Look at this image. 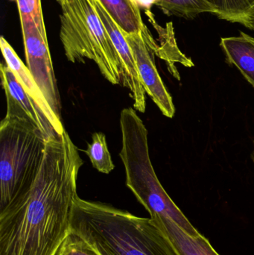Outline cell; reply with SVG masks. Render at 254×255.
Here are the masks:
<instances>
[{
  "label": "cell",
  "mask_w": 254,
  "mask_h": 255,
  "mask_svg": "<svg viewBox=\"0 0 254 255\" xmlns=\"http://www.w3.org/2000/svg\"><path fill=\"white\" fill-rule=\"evenodd\" d=\"M84 161L67 130L46 142L28 193L0 212V255H56L70 232Z\"/></svg>",
  "instance_id": "cell-1"
},
{
  "label": "cell",
  "mask_w": 254,
  "mask_h": 255,
  "mask_svg": "<svg viewBox=\"0 0 254 255\" xmlns=\"http://www.w3.org/2000/svg\"><path fill=\"white\" fill-rule=\"evenodd\" d=\"M70 232L100 255H180L152 219L76 196Z\"/></svg>",
  "instance_id": "cell-2"
},
{
  "label": "cell",
  "mask_w": 254,
  "mask_h": 255,
  "mask_svg": "<svg viewBox=\"0 0 254 255\" xmlns=\"http://www.w3.org/2000/svg\"><path fill=\"white\" fill-rule=\"evenodd\" d=\"M122 148L119 156L125 167L126 185L147 210L151 218L166 217L176 223L188 235H201L189 223L161 185L149 155L148 130L131 108L120 115Z\"/></svg>",
  "instance_id": "cell-3"
},
{
  "label": "cell",
  "mask_w": 254,
  "mask_h": 255,
  "mask_svg": "<svg viewBox=\"0 0 254 255\" xmlns=\"http://www.w3.org/2000/svg\"><path fill=\"white\" fill-rule=\"evenodd\" d=\"M61 9L60 38L67 60L85 63L92 60L113 85L122 81L120 57L100 19L93 0H57Z\"/></svg>",
  "instance_id": "cell-4"
},
{
  "label": "cell",
  "mask_w": 254,
  "mask_h": 255,
  "mask_svg": "<svg viewBox=\"0 0 254 255\" xmlns=\"http://www.w3.org/2000/svg\"><path fill=\"white\" fill-rule=\"evenodd\" d=\"M47 139L28 120L5 116L0 125V212L29 191Z\"/></svg>",
  "instance_id": "cell-5"
},
{
  "label": "cell",
  "mask_w": 254,
  "mask_h": 255,
  "mask_svg": "<svg viewBox=\"0 0 254 255\" xmlns=\"http://www.w3.org/2000/svg\"><path fill=\"white\" fill-rule=\"evenodd\" d=\"M26 66L49 106L61 117V102L44 22L20 19Z\"/></svg>",
  "instance_id": "cell-6"
},
{
  "label": "cell",
  "mask_w": 254,
  "mask_h": 255,
  "mask_svg": "<svg viewBox=\"0 0 254 255\" xmlns=\"http://www.w3.org/2000/svg\"><path fill=\"white\" fill-rule=\"evenodd\" d=\"M132 50L136 65L146 94L158 106L164 116L172 118L175 108L155 64V55L159 46L146 28L140 34H125Z\"/></svg>",
  "instance_id": "cell-7"
},
{
  "label": "cell",
  "mask_w": 254,
  "mask_h": 255,
  "mask_svg": "<svg viewBox=\"0 0 254 255\" xmlns=\"http://www.w3.org/2000/svg\"><path fill=\"white\" fill-rule=\"evenodd\" d=\"M0 73L1 85L7 101L6 116L31 121L41 130L47 140L59 135L50 120L27 94L7 64L1 63Z\"/></svg>",
  "instance_id": "cell-8"
},
{
  "label": "cell",
  "mask_w": 254,
  "mask_h": 255,
  "mask_svg": "<svg viewBox=\"0 0 254 255\" xmlns=\"http://www.w3.org/2000/svg\"><path fill=\"white\" fill-rule=\"evenodd\" d=\"M95 10L102 22L104 28L120 57L123 66L124 74L122 77L123 86L130 91V95L134 100V108L137 112H146V91L143 88L136 65L132 50L127 41L125 33L109 14L100 0H93Z\"/></svg>",
  "instance_id": "cell-9"
},
{
  "label": "cell",
  "mask_w": 254,
  "mask_h": 255,
  "mask_svg": "<svg viewBox=\"0 0 254 255\" xmlns=\"http://www.w3.org/2000/svg\"><path fill=\"white\" fill-rule=\"evenodd\" d=\"M0 47L5 61V64L14 73L16 79L26 91L27 94L40 106V109L50 120L57 133L58 134H61L65 128L63 127L61 117L58 116L52 110L41 90L34 81L27 66L21 61L12 46L3 37L0 38Z\"/></svg>",
  "instance_id": "cell-10"
},
{
  "label": "cell",
  "mask_w": 254,
  "mask_h": 255,
  "mask_svg": "<svg viewBox=\"0 0 254 255\" xmlns=\"http://www.w3.org/2000/svg\"><path fill=\"white\" fill-rule=\"evenodd\" d=\"M220 46L228 64L235 66L254 88V37L240 31L237 37H222Z\"/></svg>",
  "instance_id": "cell-11"
},
{
  "label": "cell",
  "mask_w": 254,
  "mask_h": 255,
  "mask_svg": "<svg viewBox=\"0 0 254 255\" xmlns=\"http://www.w3.org/2000/svg\"><path fill=\"white\" fill-rule=\"evenodd\" d=\"M152 220L167 235L179 255H219L202 235L190 236L174 222L166 217H155Z\"/></svg>",
  "instance_id": "cell-12"
},
{
  "label": "cell",
  "mask_w": 254,
  "mask_h": 255,
  "mask_svg": "<svg viewBox=\"0 0 254 255\" xmlns=\"http://www.w3.org/2000/svg\"><path fill=\"white\" fill-rule=\"evenodd\" d=\"M125 34H140L147 28L137 0H100Z\"/></svg>",
  "instance_id": "cell-13"
},
{
  "label": "cell",
  "mask_w": 254,
  "mask_h": 255,
  "mask_svg": "<svg viewBox=\"0 0 254 255\" xmlns=\"http://www.w3.org/2000/svg\"><path fill=\"white\" fill-rule=\"evenodd\" d=\"M155 4L168 16L188 19L203 13H215L214 9L203 0H156Z\"/></svg>",
  "instance_id": "cell-14"
},
{
  "label": "cell",
  "mask_w": 254,
  "mask_h": 255,
  "mask_svg": "<svg viewBox=\"0 0 254 255\" xmlns=\"http://www.w3.org/2000/svg\"><path fill=\"white\" fill-rule=\"evenodd\" d=\"M215 10L219 19L240 23L254 5V0H203Z\"/></svg>",
  "instance_id": "cell-15"
},
{
  "label": "cell",
  "mask_w": 254,
  "mask_h": 255,
  "mask_svg": "<svg viewBox=\"0 0 254 255\" xmlns=\"http://www.w3.org/2000/svg\"><path fill=\"white\" fill-rule=\"evenodd\" d=\"M85 153L89 157L92 166L98 172L109 174L114 169L115 166L107 147L105 135L101 132L92 134V142L88 144Z\"/></svg>",
  "instance_id": "cell-16"
},
{
  "label": "cell",
  "mask_w": 254,
  "mask_h": 255,
  "mask_svg": "<svg viewBox=\"0 0 254 255\" xmlns=\"http://www.w3.org/2000/svg\"><path fill=\"white\" fill-rule=\"evenodd\" d=\"M56 255H100L85 240L70 232Z\"/></svg>",
  "instance_id": "cell-17"
},
{
  "label": "cell",
  "mask_w": 254,
  "mask_h": 255,
  "mask_svg": "<svg viewBox=\"0 0 254 255\" xmlns=\"http://www.w3.org/2000/svg\"><path fill=\"white\" fill-rule=\"evenodd\" d=\"M17 4L20 19L34 20L43 23L41 0H15Z\"/></svg>",
  "instance_id": "cell-18"
},
{
  "label": "cell",
  "mask_w": 254,
  "mask_h": 255,
  "mask_svg": "<svg viewBox=\"0 0 254 255\" xmlns=\"http://www.w3.org/2000/svg\"><path fill=\"white\" fill-rule=\"evenodd\" d=\"M240 24L254 31V5L249 10Z\"/></svg>",
  "instance_id": "cell-19"
},
{
  "label": "cell",
  "mask_w": 254,
  "mask_h": 255,
  "mask_svg": "<svg viewBox=\"0 0 254 255\" xmlns=\"http://www.w3.org/2000/svg\"></svg>",
  "instance_id": "cell-20"
}]
</instances>
